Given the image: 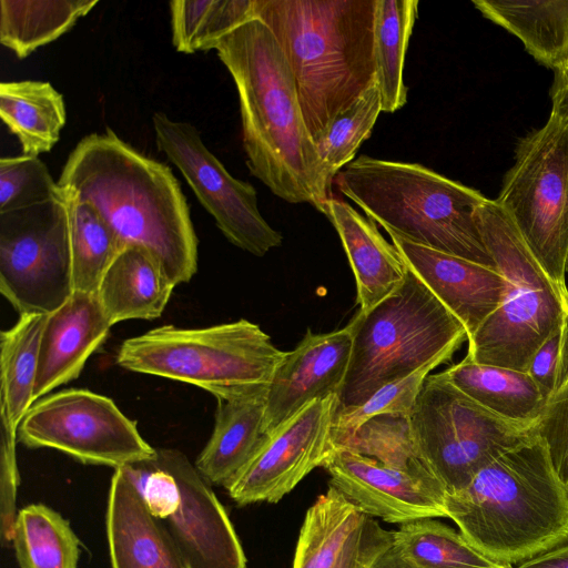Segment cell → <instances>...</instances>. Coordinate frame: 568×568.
<instances>
[{"label":"cell","instance_id":"1","mask_svg":"<svg viewBox=\"0 0 568 568\" xmlns=\"http://www.w3.org/2000/svg\"><path fill=\"white\" fill-rule=\"evenodd\" d=\"M213 49L236 87L250 173L282 200L308 203L324 214L332 183L274 34L254 18L217 40Z\"/></svg>","mask_w":568,"mask_h":568},{"label":"cell","instance_id":"2","mask_svg":"<svg viewBox=\"0 0 568 568\" xmlns=\"http://www.w3.org/2000/svg\"><path fill=\"white\" fill-rule=\"evenodd\" d=\"M58 184L97 209L123 246L149 250L176 286L197 271V236L172 170L113 130L82 138Z\"/></svg>","mask_w":568,"mask_h":568},{"label":"cell","instance_id":"3","mask_svg":"<svg viewBox=\"0 0 568 568\" xmlns=\"http://www.w3.org/2000/svg\"><path fill=\"white\" fill-rule=\"evenodd\" d=\"M376 0H254L294 77L308 133L317 143L376 82Z\"/></svg>","mask_w":568,"mask_h":568},{"label":"cell","instance_id":"4","mask_svg":"<svg viewBox=\"0 0 568 568\" xmlns=\"http://www.w3.org/2000/svg\"><path fill=\"white\" fill-rule=\"evenodd\" d=\"M444 508L465 539L499 565L524 562L568 541V486L539 435L446 494Z\"/></svg>","mask_w":568,"mask_h":568},{"label":"cell","instance_id":"5","mask_svg":"<svg viewBox=\"0 0 568 568\" xmlns=\"http://www.w3.org/2000/svg\"><path fill=\"white\" fill-rule=\"evenodd\" d=\"M338 191L387 233L489 267L483 240L479 191L422 164L359 155L334 179Z\"/></svg>","mask_w":568,"mask_h":568},{"label":"cell","instance_id":"6","mask_svg":"<svg viewBox=\"0 0 568 568\" xmlns=\"http://www.w3.org/2000/svg\"><path fill=\"white\" fill-rule=\"evenodd\" d=\"M353 344L337 394V412L364 404L383 386L398 381L467 339L459 320L408 267L403 282L347 324Z\"/></svg>","mask_w":568,"mask_h":568},{"label":"cell","instance_id":"7","mask_svg":"<svg viewBox=\"0 0 568 568\" xmlns=\"http://www.w3.org/2000/svg\"><path fill=\"white\" fill-rule=\"evenodd\" d=\"M286 353L257 324L241 318L201 328L155 327L123 341L115 361L126 371L230 399L268 387Z\"/></svg>","mask_w":568,"mask_h":568},{"label":"cell","instance_id":"8","mask_svg":"<svg viewBox=\"0 0 568 568\" xmlns=\"http://www.w3.org/2000/svg\"><path fill=\"white\" fill-rule=\"evenodd\" d=\"M485 245L506 281L500 306L468 339L466 358L527 372L538 347L566 321L568 295L551 281L495 200L476 212Z\"/></svg>","mask_w":568,"mask_h":568},{"label":"cell","instance_id":"9","mask_svg":"<svg viewBox=\"0 0 568 568\" xmlns=\"http://www.w3.org/2000/svg\"><path fill=\"white\" fill-rule=\"evenodd\" d=\"M546 123L518 141L495 200L541 267L566 295L568 257V103L550 92Z\"/></svg>","mask_w":568,"mask_h":568},{"label":"cell","instance_id":"10","mask_svg":"<svg viewBox=\"0 0 568 568\" xmlns=\"http://www.w3.org/2000/svg\"><path fill=\"white\" fill-rule=\"evenodd\" d=\"M409 419L419 456L446 494L464 488L497 457L538 436L537 424L494 414L442 372L427 376Z\"/></svg>","mask_w":568,"mask_h":568},{"label":"cell","instance_id":"11","mask_svg":"<svg viewBox=\"0 0 568 568\" xmlns=\"http://www.w3.org/2000/svg\"><path fill=\"white\" fill-rule=\"evenodd\" d=\"M120 468L189 568H247L225 508L184 453L155 448L151 458Z\"/></svg>","mask_w":568,"mask_h":568},{"label":"cell","instance_id":"12","mask_svg":"<svg viewBox=\"0 0 568 568\" xmlns=\"http://www.w3.org/2000/svg\"><path fill=\"white\" fill-rule=\"evenodd\" d=\"M0 292L22 314H50L73 294L68 216L55 199L0 213Z\"/></svg>","mask_w":568,"mask_h":568},{"label":"cell","instance_id":"13","mask_svg":"<svg viewBox=\"0 0 568 568\" xmlns=\"http://www.w3.org/2000/svg\"><path fill=\"white\" fill-rule=\"evenodd\" d=\"M18 440L114 469L155 454L136 423L110 397L84 388L62 389L34 402L18 427Z\"/></svg>","mask_w":568,"mask_h":568},{"label":"cell","instance_id":"14","mask_svg":"<svg viewBox=\"0 0 568 568\" xmlns=\"http://www.w3.org/2000/svg\"><path fill=\"white\" fill-rule=\"evenodd\" d=\"M155 144L175 165L229 242L255 256L281 246L283 236L262 216L254 186L230 174L199 130L163 112L152 116Z\"/></svg>","mask_w":568,"mask_h":568},{"label":"cell","instance_id":"15","mask_svg":"<svg viewBox=\"0 0 568 568\" xmlns=\"http://www.w3.org/2000/svg\"><path fill=\"white\" fill-rule=\"evenodd\" d=\"M337 395L315 399L264 435L235 476L224 486L239 506L277 503L323 464L333 450Z\"/></svg>","mask_w":568,"mask_h":568},{"label":"cell","instance_id":"16","mask_svg":"<svg viewBox=\"0 0 568 568\" xmlns=\"http://www.w3.org/2000/svg\"><path fill=\"white\" fill-rule=\"evenodd\" d=\"M323 467L329 485L364 515L400 525L446 517V491L438 480L339 448H333Z\"/></svg>","mask_w":568,"mask_h":568},{"label":"cell","instance_id":"17","mask_svg":"<svg viewBox=\"0 0 568 568\" xmlns=\"http://www.w3.org/2000/svg\"><path fill=\"white\" fill-rule=\"evenodd\" d=\"M353 337L348 326L313 333L307 328L287 352L268 386L264 416L267 434L308 403L337 395L347 373Z\"/></svg>","mask_w":568,"mask_h":568},{"label":"cell","instance_id":"18","mask_svg":"<svg viewBox=\"0 0 568 568\" xmlns=\"http://www.w3.org/2000/svg\"><path fill=\"white\" fill-rule=\"evenodd\" d=\"M388 234L406 266L459 320L467 341L471 338L503 302L506 281L501 273Z\"/></svg>","mask_w":568,"mask_h":568},{"label":"cell","instance_id":"19","mask_svg":"<svg viewBox=\"0 0 568 568\" xmlns=\"http://www.w3.org/2000/svg\"><path fill=\"white\" fill-rule=\"evenodd\" d=\"M109 323L95 294L73 292L47 314L41 336L33 399L79 377L89 357L106 339Z\"/></svg>","mask_w":568,"mask_h":568},{"label":"cell","instance_id":"20","mask_svg":"<svg viewBox=\"0 0 568 568\" xmlns=\"http://www.w3.org/2000/svg\"><path fill=\"white\" fill-rule=\"evenodd\" d=\"M106 536L112 568H189L121 468L110 483Z\"/></svg>","mask_w":568,"mask_h":568},{"label":"cell","instance_id":"21","mask_svg":"<svg viewBox=\"0 0 568 568\" xmlns=\"http://www.w3.org/2000/svg\"><path fill=\"white\" fill-rule=\"evenodd\" d=\"M324 215L336 230L354 273L358 312H366L403 282L407 266L375 222L345 201L331 196Z\"/></svg>","mask_w":568,"mask_h":568},{"label":"cell","instance_id":"22","mask_svg":"<svg viewBox=\"0 0 568 568\" xmlns=\"http://www.w3.org/2000/svg\"><path fill=\"white\" fill-rule=\"evenodd\" d=\"M175 285L146 248L124 246L105 271L98 301L111 325L128 320L159 318Z\"/></svg>","mask_w":568,"mask_h":568},{"label":"cell","instance_id":"23","mask_svg":"<svg viewBox=\"0 0 568 568\" xmlns=\"http://www.w3.org/2000/svg\"><path fill=\"white\" fill-rule=\"evenodd\" d=\"M268 387L217 399L213 432L194 465L211 485L225 486L253 455L264 433Z\"/></svg>","mask_w":568,"mask_h":568},{"label":"cell","instance_id":"24","mask_svg":"<svg viewBox=\"0 0 568 568\" xmlns=\"http://www.w3.org/2000/svg\"><path fill=\"white\" fill-rule=\"evenodd\" d=\"M442 374L469 398L509 420L538 424L547 404L525 371L480 364L465 357Z\"/></svg>","mask_w":568,"mask_h":568},{"label":"cell","instance_id":"25","mask_svg":"<svg viewBox=\"0 0 568 568\" xmlns=\"http://www.w3.org/2000/svg\"><path fill=\"white\" fill-rule=\"evenodd\" d=\"M0 116L20 142L22 154L38 156L59 141L67 110L63 95L47 81H4L0 84Z\"/></svg>","mask_w":568,"mask_h":568},{"label":"cell","instance_id":"26","mask_svg":"<svg viewBox=\"0 0 568 568\" xmlns=\"http://www.w3.org/2000/svg\"><path fill=\"white\" fill-rule=\"evenodd\" d=\"M473 4L550 69L568 49V0H473Z\"/></svg>","mask_w":568,"mask_h":568},{"label":"cell","instance_id":"27","mask_svg":"<svg viewBox=\"0 0 568 568\" xmlns=\"http://www.w3.org/2000/svg\"><path fill=\"white\" fill-rule=\"evenodd\" d=\"M45 314H22L0 335V419L13 429L33 405Z\"/></svg>","mask_w":568,"mask_h":568},{"label":"cell","instance_id":"28","mask_svg":"<svg viewBox=\"0 0 568 568\" xmlns=\"http://www.w3.org/2000/svg\"><path fill=\"white\" fill-rule=\"evenodd\" d=\"M99 0H0V42L24 59L68 32Z\"/></svg>","mask_w":568,"mask_h":568},{"label":"cell","instance_id":"29","mask_svg":"<svg viewBox=\"0 0 568 568\" xmlns=\"http://www.w3.org/2000/svg\"><path fill=\"white\" fill-rule=\"evenodd\" d=\"M60 187L68 216L73 292L95 294L105 271L124 246L94 206L71 189Z\"/></svg>","mask_w":568,"mask_h":568},{"label":"cell","instance_id":"30","mask_svg":"<svg viewBox=\"0 0 568 568\" xmlns=\"http://www.w3.org/2000/svg\"><path fill=\"white\" fill-rule=\"evenodd\" d=\"M418 4V0H376L375 62L382 112L393 113L407 102L405 57Z\"/></svg>","mask_w":568,"mask_h":568},{"label":"cell","instance_id":"31","mask_svg":"<svg viewBox=\"0 0 568 568\" xmlns=\"http://www.w3.org/2000/svg\"><path fill=\"white\" fill-rule=\"evenodd\" d=\"M364 516L329 485L306 511L293 568H334L349 536L362 524Z\"/></svg>","mask_w":568,"mask_h":568},{"label":"cell","instance_id":"32","mask_svg":"<svg viewBox=\"0 0 568 568\" xmlns=\"http://www.w3.org/2000/svg\"><path fill=\"white\" fill-rule=\"evenodd\" d=\"M12 546L20 568H78L80 540L70 523L47 505L18 510Z\"/></svg>","mask_w":568,"mask_h":568},{"label":"cell","instance_id":"33","mask_svg":"<svg viewBox=\"0 0 568 568\" xmlns=\"http://www.w3.org/2000/svg\"><path fill=\"white\" fill-rule=\"evenodd\" d=\"M393 547L410 568H497L452 527L422 518L393 531Z\"/></svg>","mask_w":568,"mask_h":568},{"label":"cell","instance_id":"34","mask_svg":"<svg viewBox=\"0 0 568 568\" xmlns=\"http://www.w3.org/2000/svg\"><path fill=\"white\" fill-rule=\"evenodd\" d=\"M172 43L192 54L210 51L217 40L254 19V0L170 1Z\"/></svg>","mask_w":568,"mask_h":568},{"label":"cell","instance_id":"35","mask_svg":"<svg viewBox=\"0 0 568 568\" xmlns=\"http://www.w3.org/2000/svg\"><path fill=\"white\" fill-rule=\"evenodd\" d=\"M332 444L333 448L371 457L387 466L437 480L419 456L409 416H374L353 432L332 434Z\"/></svg>","mask_w":568,"mask_h":568},{"label":"cell","instance_id":"36","mask_svg":"<svg viewBox=\"0 0 568 568\" xmlns=\"http://www.w3.org/2000/svg\"><path fill=\"white\" fill-rule=\"evenodd\" d=\"M381 112V95L376 83L341 113L316 143L326 176L332 184L341 169L354 160L359 146L371 136Z\"/></svg>","mask_w":568,"mask_h":568},{"label":"cell","instance_id":"37","mask_svg":"<svg viewBox=\"0 0 568 568\" xmlns=\"http://www.w3.org/2000/svg\"><path fill=\"white\" fill-rule=\"evenodd\" d=\"M454 354L443 353L412 374L383 386L361 406L337 412L332 434L353 432L365 420L378 415L409 416L427 376L434 368L450 361Z\"/></svg>","mask_w":568,"mask_h":568},{"label":"cell","instance_id":"38","mask_svg":"<svg viewBox=\"0 0 568 568\" xmlns=\"http://www.w3.org/2000/svg\"><path fill=\"white\" fill-rule=\"evenodd\" d=\"M60 195L47 165L34 155L0 159V213L32 206Z\"/></svg>","mask_w":568,"mask_h":568},{"label":"cell","instance_id":"39","mask_svg":"<svg viewBox=\"0 0 568 568\" xmlns=\"http://www.w3.org/2000/svg\"><path fill=\"white\" fill-rule=\"evenodd\" d=\"M537 430L558 476L568 486V367L558 389L547 402Z\"/></svg>","mask_w":568,"mask_h":568},{"label":"cell","instance_id":"40","mask_svg":"<svg viewBox=\"0 0 568 568\" xmlns=\"http://www.w3.org/2000/svg\"><path fill=\"white\" fill-rule=\"evenodd\" d=\"M0 444V537L2 546L12 544L17 517L19 470L17 463L18 430L1 420Z\"/></svg>","mask_w":568,"mask_h":568},{"label":"cell","instance_id":"41","mask_svg":"<svg viewBox=\"0 0 568 568\" xmlns=\"http://www.w3.org/2000/svg\"><path fill=\"white\" fill-rule=\"evenodd\" d=\"M568 321L564 322L535 352L527 373L546 402L558 389L567 369ZM547 405V404H546Z\"/></svg>","mask_w":568,"mask_h":568},{"label":"cell","instance_id":"42","mask_svg":"<svg viewBox=\"0 0 568 568\" xmlns=\"http://www.w3.org/2000/svg\"><path fill=\"white\" fill-rule=\"evenodd\" d=\"M393 544V531L367 515L349 536L334 568H371Z\"/></svg>","mask_w":568,"mask_h":568},{"label":"cell","instance_id":"43","mask_svg":"<svg viewBox=\"0 0 568 568\" xmlns=\"http://www.w3.org/2000/svg\"><path fill=\"white\" fill-rule=\"evenodd\" d=\"M518 568H568V541L521 562Z\"/></svg>","mask_w":568,"mask_h":568},{"label":"cell","instance_id":"44","mask_svg":"<svg viewBox=\"0 0 568 568\" xmlns=\"http://www.w3.org/2000/svg\"><path fill=\"white\" fill-rule=\"evenodd\" d=\"M371 568H410L398 551L392 546L386 549Z\"/></svg>","mask_w":568,"mask_h":568},{"label":"cell","instance_id":"45","mask_svg":"<svg viewBox=\"0 0 568 568\" xmlns=\"http://www.w3.org/2000/svg\"><path fill=\"white\" fill-rule=\"evenodd\" d=\"M555 78L551 88L568 92V49L552 68Z\"/></svg>","mask_w":568,"mask_h":568},{"label":"cell","instance_id":"46","mask_svg":"<svg viewBox=\"0 0 568 568\" xmlns=\"http://www.w3.org/2000/svg\"><path fill=\"white\" fill-rule=\"evenodd\" d=\"M550 92H557V93L561 94L568 103V92H566L564 90L555 89V88H551Z\"/></svg>","mask_w":568,"mask_h":568},{"label":"cell","instance_id":"47","mask_svg":"<svg viewBox=\"0 0 568 568\" xmlns=\"http://www.w3.org/2000/svg\"><path fill=\"white\" fill-rule=\"evenodd\" d=\"M497 568H513V567H511V566H509V565H501V566H499V567H497Z\"/></svg>","mask_w":568,"mask_h":568},{"label":"cell","instance_id":"48","mask_svg":"<svg viewBox=\"0 0 568 568\" xmlns=\"http://www.w3.org/2000/svg\"><path fill=\"white\" fill-rule=\"evenodd\" d=\"M566 273H568V257H567V262H566Z\"/></svg>","mask_w":568,"mask_h":568},{"label":"cell","instance_id":"49","mask_svg":"<svg viewBox=\"0 0 568 568\" xmlns=\"http://www.w3.org/2000/svg\"><path fill=\"white\" fill-rule=\"evenodd\" d=\"M567 367H568V362H567Z\"/></svg>","mask_w":568,"mask_h":568}]
</instances>
